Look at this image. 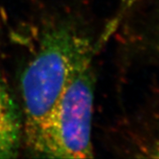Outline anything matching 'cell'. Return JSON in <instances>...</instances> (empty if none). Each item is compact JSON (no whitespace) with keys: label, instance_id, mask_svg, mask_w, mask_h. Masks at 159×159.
Listing matches in <instances>:
<instances>
[{"label":"cell","instance_id":"6da1fadb","mask_svg":"<svg viewBox=\"0 0 159 159\" xmlns=\"http://www.w3.org/2000/svg\"><path fill=\"white\" fill-rule=\"evenodd\" d=\"M90 43L64 26L51 29L40 40L20 79L23 137L29 148L62 94L77 57Z\"/></svg>","mask_w":159,"mask_h":159},{"label":"cell","instance_id":"7a4b0ae2","mask_svg":"<svg viewBox=\"0 0 159 159\" xmlns=\"http://www.w3.org/2000/svg\"><path fill=\"white\" fill-rule=\"evenodd\" d=\"M93 53L90 43L77 57L62 94L30 148L34 155L51 158L93 157Z\"/></svg>","mask_w":159,"mask_h":159},{"label":"cell","instance_id":"3957f363","mask_svg":"<svg viewBox=\"0 0 159 159\" xmlns=\"http://www.w3.org/2000/svg\"><path fill=\"white\" fill-rule=\"evenodd\" d=\"M23 138L22 117L0 74V158L16 157Z\"/></svg>","mask_w":159,"mask_h":159},{"label":"cell","instance_id":"277c9868","mask_svg":"<svg viewBox=\"0 0 159 159\" xmlns=\"http://www.w3.org/2000/svg\"><path fill=\"white\" fill-rule=\"evenodd\" d=\"M138 0H121L120 2V11L118 16H120L122 13H124L126 10H128L130 7L134 6Z\"/></svg>","mask_w":159,"mask_h":159}]
</instances>
